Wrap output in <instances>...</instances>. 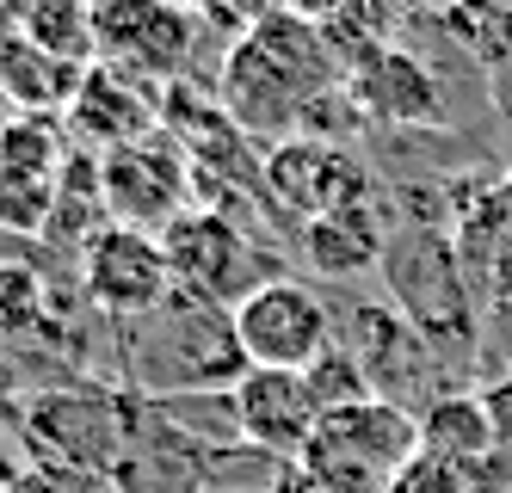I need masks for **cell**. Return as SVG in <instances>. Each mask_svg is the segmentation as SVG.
Segmentation results:
<instances>
[{"instance_id":"obj_1","label":"cell","mask_w":512,"mask_h":493,"mask_svg":"<svg viewBox=\"0 0 512 493\" xmlns=\"http://www.w3.org/2000/svg\"><path fill=\"white\" fill-rule=\"evenodd\" d=\"M118 333L130 339V376L149 401H179L204 389L223 395L247 370L235 346V309L186 284H173L161 309H149L142 321H124Z\"/></svg>"},{"instance_id":"obj_2","label":"cell","mask_w":512,"mask_h":493,"mask_svg":"<svg viewBox=\"0 0 512 493\" xmlns=\"http://www.w3.org/2000/svg\"><path fill=\"white\" fill-rule=\"evenodd\" d=\"M383 284L395 315L408 321L432 352H457L475 346V296H469V272H463V247H451V235L438 222H401L389 229L383 247Z\"/></svg>"},{"instance_id":"obj_3","label":"cell","mask_w":512,"mask_h":493,"mask_svg":"<svg viewBox=\"0 0 512 493\" xmlns=\"http://www.w3.org/2000/svg\"><path fill=\"white\" fill-rule=\"evenodd\" d=\"M136 426H142V407L118 389H99V383L38 389L25 407V444L62 475H105L112 481Z\"/></svg>"},{"instance_id":"obj_4","label":"cell","mask_w":512,"mask_h":493,"mask_svg":"<svg viewBox=\"0 0 512 493\" xmlns=\"http://www.w3.org/2000/svg\"><path fill=\"white\" fill-rule=\"evenodd\" d=\"M420 450V420L395 401H358L327 413L315 444L303 450V469L327 493H389L401 469Z\"/></svg>"},{"instance_id":"obj_5","label":"cell","mask_w":512,"mask_h":493,"mask_svg":"<svg viewBox=\"0 0 512 493\" xmlns=\"http://www.w3.org/2000/svg\"><path fill=\"white\" fill-rule=\"evenodd\" d=\"M93 37L99 62L173 87V81H204L198 50L216 31L198 19L192 0H93Z\"/></svg>"},{"instance_id":"obj_6","label":"cell","mask_w":512,"mask_h":493,"mask_svg":"<svg viewBox=\"0 0 512 493\" xmlns=\"http://www.w3.org/2000/svg\"><path fill=\"white\" fill-rule=\"evenodd\" d=\"M161 247H167V265H173V284L204 290L210 302H223V309H235L247 290L278 278V265L260 247V235L241 229V216H229V210L192 204L186 216H173L161 229Z\"/></svg>"},{"instance_id":"obj_7","label":"cell","mask_w":512,"mask_h":493,"mask_svg":"<svg viewBox=\"0 0 512 493\" xmlns=\"http://www.w3.org/2000/svg\"><path fill=\"white\" fill-rule=\"evenodd\" d=\"M235 346L247 370H309L334 346V309L315 284L278 272L235 302Z\"/></svg>"},{"instance_id":"obj_8","label":"cell","mask_w":512,"mask_h":493,"mask_svg":"<svg viewBox=\"0 0 512 493\" xmlns=\"http://www.w3.org/2000/svg\"><path fill=\"white\" fill-rule=\"evenodd\" d=\"M266 210L278 216L284 235H297L303 222L358 210L371 204V167H364L346 142H321V136H290L266 148Z\"/></svg>"},{"instance_id":"obj_9","label":"cell","mask_w":512,"mask_h":493,"mask_svg":"<svg viewBox=\"0 0 512 493\" xmlns=\"http://www.w3.org/2000/svg\"><path fill=\"white\" fill-rule=\"evenodd\" d=\"M99 198H105V216L112 222L161 235L173 216L192 210L186 204L192 198V155L167 130L118 148V155H99Z\"/></svg>"},{"instance_id":"obj_10","label":"cell","mask_w":512,"mask_h":493,"mask_svg":"<svg viewBox=\"0 0 512 493\" xmlns=\"http://www.w3.org/2000/svg\"><path fill=\"white\" fill-rule=\"evenodd\" d=\"M81 290L99 315H112V327L161 309L173 290V265H167L161 235L124 229V222H99L93 241L81 247Z\"/></svg>"},{"instance_id":"obj_11","label":"cell","mask_w":512,"mask_h":493,"mask_svg":"<svg viewBox=\"0 0 512 493\" xmlns=\"http://www.w3.org/2000/svg\"><path fill=\"white\" fill-rule=\"evenodd\" d=\"M229 401V426L247 450H260L266 463H303V450L321 432V407L303 383V370H241Z\"/></svg>"},{"instance_id":"obj_12","label":"cell","mask_w":512,"mask_h":493,"mask_svg":"<svg viewBox=\"0 0 512 493\" xmlns=\"http://www.w3.org/2000/svg\"><path fill=\"white\" fill-rule=\"evenodd\" d=\"M161 93H167L161 81H142L130 68L93 62L81 74L75 99H68L62 124L75 136V148H87V155H118V148L161 130Z\"/></svg>"},{"instance_id":"obj_13","label":"cell","mask_w":512,"mask_h":493,"mask_svg":"<svg viewBox=\"0 0 512 493\" xmlns=\"http://www.w3.org/2000/svg\"><path fill=\"white\" fill-rule=\"evenodd\" d=\"M216 99H223V111L235 118V130L253 142V148H278L290 136H303V111L309 99L297 93V81L253 44V37H241V44L223 50V68H216Z\"/></svg>"},{"instance_id":"obj_14","label":"cell","mask_w":512,"mask_h":493,"mask_svg":"<svg viewBox=\"0 0 512 493\" xmlns=\"http://www.w3.org/2000/svg\"><path fill=\"white\" fill-rule=\"evenodd\" d=\"M346 93L358 105V118L383 124V130H432V124H445V87H438L432 62L414 56L408 44H383L346 81Z\"/></svg>"},{"instance_id":"obj_15","label":"cell","mask_w":512,"mask_h":493,"mask_svg":"<svg viewBox=\"0 0 512 493\" xmlns=\"http://www.w3.org/2000/svg\"><path fill=\"white\" fill-rule=\"evenodd\" d=\"M340 346L364 364L377 401H395V407H408L414 389H426L438 376V352L395 309H383V302H358V309H352V333L340 339Z\"/></svg>"},{"instance_id":"obj_16","label":"cell","mask_w":512,"mask_h":493,"mask_svg":"<svg viewBox=\"0 0 512 493\" xmlns=\"http://www.w3.org/2000/svg\"><path fill=\"white\" fill-rule=\"evenodd\" d=\"M118 493H210L204 481V444L173 420L167 407L142 413V426L124 450V463L112 469Z\"/></svg>"},{"instance_id":"obj_17","label":"cell","mask_w":512,"mask_h":493,"mask_svg":"<svg viewBox=\"0 0 512 493\" xmlns=\"http://www.w3.org/2000/svg\"><path fill=\"white\" fill-rule=\"evenodd\" d=\"M389 247V222L377 204H358V210H334V216H315L297 229V253L309 259V272L321 278H358L383 265Z\"/></svg>"},{"instance_id":"obj_18","label":"cell","mask_w":512,"mask_h":493,"mask_svg":"<svg viewBox=\"0 0 512 493\" xmlns=\"http://www.w3.org/2000/svg\"><path fill=\"white\" fill-rule=\"evenodd\" d=\"M87 68H62L50 62L44 50H31L25 37H0V93H7L19 111H38V118H56V111H68V99H75Z\"/></svg>"},{"instance_id":"obj_19","label":"cell","mask_w":512,"mask_h":493,"mask_svg":"<svg viewBox=\"0 0 512 493\" xmlns=\"http://www.w3.org/2000/svg\"><path fill=\"white\" fill-rule=\"evenodd\" d=\"M19 37L31 50H44L62 68H93L99 37H93V0H25Z\"/></svg>"},{"instance_id":"obj_20","label":"cell","mask_w":512,"mask_h":493,"mask_svg":"<svg viewBox=\"0 0 512 493\" xmlns=\"http://www.w3.org/2000/svg\"><path fill=\"white\" fill-rule=\"evenodd\" d=\"M75 161V136L62 118H38V111H13L0 124V173L13 179H62Z\"/></svg>"},{"instance_id":"obj_21","label":"cell","mask_w":512,"mask_h":493,"mask_svg":"<svg viewBox=\"0 0 512 493\" xmlns=\"http://www.w3.org/2000/svg\"><path fill=\"white\" fill-rule=\"evenodd\" d=\"M420 444L438 450V457H482L494 444V413L475 395H438L420 413Z\"/></svg>"},{"instance_id":"obj_22","label":"cell","mask_w":512,"mask_h":493,"mask_svg":"<svg viewBox=\"0 0 512 493\" xmlns=\"http://www.w3.org/2000/svg\"><path fill=\"white\" fill-rule=\"evenodd\" d=\"M50 327V284L25 259H0V346Z\"/></svg>"},{"instance_id":"obj_23","label":"cell","mask_w":512,"mask_h":493,"mask_svg":"<svg viewBox=\"0 0 512 493\" xmlns=\"http://www.w3.org/2000/svg\"><path fill=\"white\" fill-rule=\"evenodd\" d=\"M445 31L469 56H506L512 50V7L506 0H445Z\"/></svg>"},{"instance_id":"obj_24","label":"cell","mask_w":512,"mask_h":493,"mask_svg":"<svg viewBox=\"0 0 512 493\" xmlns=\"http://www.w3.org/2000/svg\"><path fill=\"white\" fill-rule=\"evenodd\" d=\"M303 383H309V395H315V407H321V420H327V413H340V407L377 401V389H371V376H364V364L340 346V339L303 370Z\"/></svg>"},{"instance_id":"obj_25","label":"cell","mask_w":512,"mask_h":493,"mask_svg":"<svg viewBox=\"0 0 512 493\" xmlns=\"http://www.w3.org/2000/svg\"><path fill=\"white\" fill-rule=\"evenodd\" d=\"M50 222H56V179L0 173V229L7 235H50Z\"/></svg>"},{"instance_id":"obj_26","label":"cell","mask_w":512,"mask_h":493,"mask_svg":"<svg viewBox=\"0 0 512 493\" xmlns=\"http://www.w3.org/2000/svg\"><path fill=\"white\" fill-rule=\"evenodd\" d=\"M198 19L216 31V37H229V44H241V37H253L272 13H284V0H192Z\"/></svg>"},{"instance_id":"obj_27","label":"cell","mask_w":512,"mask_h":493,"mask_svg":"<svg viewBox=\"0 0 512 493\" xmlns=\"http://www.w3.org/2000/svg\"><path fill=\"white\" fill-rule=\"evenodd\" d=\"M340 13L352 25H364L371 37H383V44H395V31L426 13V0H340Z\"/></svg>"},{"instance_id":"obj_28","label":"cell","mask_w":512,"mask_h":493,"mask_svg":"<svg viewBox=\"0 0 512 493\" xmlns=\"http://www.w3.org/2000/svg\"><path fill=\"white\" fill-rule=\"evenodd\" d=\"M266 493H327V487H321L303 463H278V469H272V481H266Z\"/></svg>"},{"instance_id":"obj_29","label":"cell","mask_w":512,"mask_h":493,"mask_svg":"<svg viewBox=\"0 0 512 493\" xmlns=\"http://www.w3.org/2000/svg\"><path fill=\"white\" fill-rule=\"evenodd\" d=\"M284 13H297V19H315V25H321V19L340 13V0H284Z\"/></svg>"},{"instance_id":"obj_30","label":"cell","mask_w":512,"mask_h":493,"mask_svg":"<svg viewBox=\"0 0 512 493\" xmlns=\"http://www.w3.org/2000/svg\"><path fill=\"white\" fill-rule=\"evenodd\" d=\"M19 389V352L13 346H0V401H7Z\"/></svg>"},{"instance_id":"obj_31","label":"cell","mask_w":512,"mask_h":493,"mask_svg":"<svg viewBox=\"0 0 512 493\" xmlns=\"http://www.w3.org/2000/svg\"><path fill=\"white\" fill-rule=\"evenodd\" d=\"M0 124H7V118H0Z\"/></svg>"}]
</instances>
